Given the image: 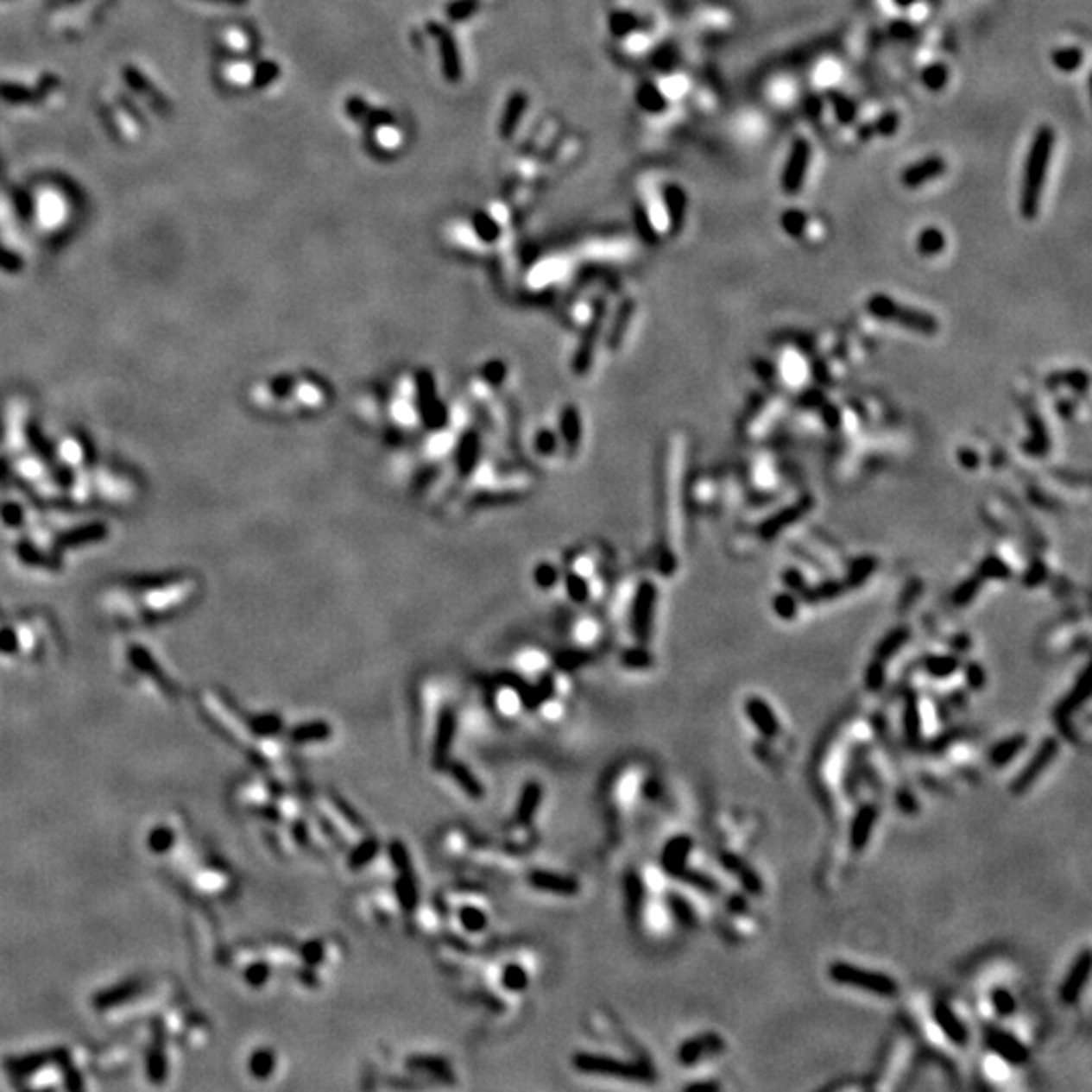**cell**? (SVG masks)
I'll list each match as a JSON object with an SVG mask.
<instances>
[{
  "label": "cell",
  "mask_w": 1092,
  "mask_h": 1092,
  "mask_svg": "<svg viewBox=\"0 0 1092 1092\" xmlns=\"http://www.w3.org/2000/svg\"><path fill=\"white\" fill-rule=\"evenodd\" d=\"M1056 134L1050 126H1042L1038 129L1034 140H1032L1028 158H1026L1024 176H1022V191H1019V211L1024 218H1034L1040 211V200L1046 185V176L1052 161Z\"/></svg>",
  "instance_id": "obj_1"
},
{
  "label": "cell",
  "mask_w": 1092,
  "mask_h": 1092,
  "mask_svg": "<svg viewBox=\"0 0 1092 1092\" xmlns=\"http://www.w3.org/2000/svg\"><path fill=\"white\" fill-rule=\"evenodd\" d=\"M828 973H830L831 982L837 985L868 991V994H874L878 997H894L900 989L899 983H896L890 975H887V973L864 969V967L846 963V961H836V963H831Z\"/></svg>",
  "instance_id": "obj_2"
},
{
  "label": "cell",
  "mask_w": 1092,
  "mask_h": 1092,
  "mask_svg": "<svg viewBox=\"0 0 1092 1092\" xmlns=\"http://www.w3.org/2000/svg\"><path fill=\"white\" fill-rule=\"evenodd\" d=\"M811 162V144L805 138H797L791 146L787 164L781 174V191L785 194H797L805 185L807 170Z\"/></svg>",
  "instance_id": "obj_3"
},
{
  "label": "cell",
  "mask_w": 1092,
  "mask_h": 1092,
  "mask_svg": "<svg viewBox=\"0 0 1092 1092\" xmlns=\"http://www.w3.org/2000/svg\"><path fill=\"white\" fill-rule=\"evenodd\" d=\"M1058 748H1060L1058 747V739H1054V736H1050V739L1042 741L1040 747H1038L1036 751H1034V754H1032V759L1028 761V763H1026L1024 771L1013 779V785H1012L1013 793H1024V791H1028L1032 785H1034L1038 779H1040L1042 773L1046 771L1050 765H1052V761L1056 759V754H1058Z\"/></svg>",
  "instance_id": "obj_4"
},
{
  "label": "cell",
  "mask_w": 1092,
  "mask_h": 1092,
  "mask_svg": "<svg viewBox=\"0 0 1092 1092\" xmlns=\"http://www.w3.org/2000/svg\"><path fill=\"white\" fill-rule=\"evenodd\" d=\"M985 1042L991 1052H994L997 1058L1009 1062V1064H1026L1030 1060V1050L1024 1046L1022 1040H1018L1013 1034H1009L1006 1030L1000 1028H989L985 1032Z\"/></svg>",
  "instance_id": "obj_5"
},
{
  "label": "cell",
  "mask_w": 1092,
  "mask_h": 1092,
  "mask_svg": "<svg viewBox=\"0 0 1092 1092\" xmlns=\"http://www.w3.org/2000/svg\"><path fill=\"white\" fill-rule=\"evenodd\" d=\"M1089 977H1090V953H1089V949H1084V951L1080 953V957L1074 961L1070 969H1068L1064 982H1062L1060 985V991H1058L1060 1000L1068 1003V1006L1076 1003L1080 1000V995H1083L1084 988L1089 985Z\"/></svg>",
  "instance_id": "obj_6"
},
{
  "label": "cell",
  "mask_w": 1092,
  "mask_h": 1092,
  "mask_svg": "<svg viewBox=\"0 0 1092 1092\" xmlns=\"http://www.w3.org/2000/svg\"><path fill=\"white\" fill-rule=\"evenodd\" d=\"M944 170H947V162H944V158L932 155V156L923 158V161L911 164V167H906L905 173L900 174V180L906 188H920L923 185H926V182L935 180L941 174H944Z\"/></svg>",
  "instance_id": "obj_7"
},
{
  "label": "cell",
  "mask_w": 1092,
  "mask_h": 1092,
  "mask_svg": "<svg viewBox=\"0 0 1092 1092\" xmlns=\"http://www.w3.org/2000/svg\"><path fill=\"white\" fill-rule=\"evenodd\" d=\"M935 1022L938 1026V1030L947 1036V1040H951L955 1046H967L969 1044V1030L963 1019L959 1018L957 1012L949 1006V1003L938 1001L935 1006Z\"/></svg>",
  "instance_id": "obj_8"
},
{
  "label": "cell",
  "mask_w": 1092,
  "mask_h": 1092,
  "mask_svg": "<svg viewBox=\"0 0 1092 1092\" xmlns=\"http://www.w3.org/2000/svg\"><path fill=\"white\" fill-rule=\"evenodd\" d=\"M870 310L881 318H893V320H900L905 324H911V326H918V328L932 326V320L929 316L918 314V312H914V310H908L905 308V306H896L894 302H890V298H884V296L872 298Z\"/></svg>",
  "instance_id": "obj_9"
},
{
  "label": "cell",
  "mask_w": 1092,
  "mask_h": 1092,
  "mask_svg": "<svg viewBox=\"0 0 1092 1092\" xmlns=\"http://www.w3.org/2000/svg\"><path fill=\"white\" fill-rule=\"evenodd\" d=\"M745 712L754 729L763 736H767V739H773V736L779 735V718L765 700L748 698L745 704Z\"/></svg>",
  "instance_id": "obj_10"
},
{
  "label": "cell",
  "mask_w": 1092,
  "mask_h": 1092,
  "mask_svg": "<svg viewBox=\"0 0 1092 1092\" xmlns=\"http://www.w3.org/2000/svg\"><path fill=\"white\" fill-rule=\"evenodd\" d=\"M878 811L874 805L860 807V811L854 816L852 830H849V840H852L854 849H862L870 842L874 825H876Z\"/></svg>",
  "instance_id": "obj_11"
},
{
  "label": "cell",
  "mask_w": 1092,
  "mask_h": 1092,
  "mask_svg": "<svg viewBox=\"0 0 1092 1092\" xmlns=\"http://www.w3.org/2000/svg\"><path fill=\"white\" fill-rule=\"evenodd\" d=\"M431 33H433L435 37L439 39L441 61H444V71H445L444 75L450 81H458L459 78H462V73H459V57H458L456 41H453V37H451L450 33L444 31V28L437 27V25L431 27Z\"/></svg>",
  "instance_id": "obj_12"
},
{
  "label": "cell",
  "mask_w": 1092,
  "mask_h": 1092,
  "mask_svg": "<svg viewBox=\"0 0 1092 1092\" xmlns=\"http://www.w3.org/2000/svg\"><path fill=\"white\" fill-rule=\"evenodd\" d=\"M61 1054H63V1050H53V1052H33V1054L22 1056V1058H15L7 1062V1068L15 1074V1076L25 1078V1076H31L33 1072L41 1070V1068L49 1064V1062L57 1060Z\"/></svg>",
  "instance_id": "obj_13"
},
{
  "label": "cell",
  "mask_w": 1092,
  "mask_h": 1092,
  "mask_svg": "<svg viewBox=\"0 0 1092 1092\" xmlns=\"http://www.w3.org/2000/svg\"><path fill=\"white\" fill-rule=\"evenodd\" d=\"M142 991V983L140 982H126V983H117L114 988L102 991V994L96 995L93 1000V1006L98 1009H108L114 1006H120V1003H126L136 997Z\"/></svg>",
  "instance_id": "obj_14"
},
{
  "label": "cell",
  "mask_w": 1092,
  "mask_h": 1092,
  "mask_svg": "<svg viewBox=\"0 0 1092 1092\" xmlns=\"http://www.w3.org/2000/svg\"><path fill=\"white\" fill-rule=\"evenodd\" d=\"M1026 745H1028V739L1024 735L1007 736V739L1000 741L997 745L989 748V763L994 767H1006L1024 751Z\"/></svg>",
  "instance_id": "obj_15"
},
{
  "label": "cell",
  "mask_w": 1092,
  "mask_h": 1092,
  "mask_svg": "<svg viewBox=\"0 0 1092 1092\" xmlns=\"http://www.w3.org/2000/svg\"><path fill=\"white\" fill-rule=\"evenodd\" d=\"M692 852V842L688 837H674V840L668 842V846L664 849V868L670 874H680L686 868L688 855Z\"/></svg>",
  "instance_id": "obj_16"
},
{
  "label": "cell",
  "mask_w": 1092,
  "mask_h": 1092,
  "mask_svg": "<svg viewBox=\"0 0 1092 1092\" xmlns=\"http://www.w3.org/2000/svg\"><path fill=\"white\" fill-rule=\"evenodd\" d=\"M664 199H666V206H668L670 225L674 227V229H680L682 221H684V215H686V205H688L686 194H684V191H682L680 186L672 185V186L666 188Z\"/></svg>",
  "instance_id": "obj_17"
},
{
  "label": "cell",
  "mask_w": 1092,
  "mask_h": 1092,
  "mask_svg": "<svg viewBox=\"0 0 1092 1092\" xmlns=\"http://www.w3.org/2000/svg\"><path fill=\"white\" fill-rule=\"evenodd\" d=\"M167 1070H168V1066L162 1052V1034H161V1030H158L156 1048H152V1052L148 1054V1078L152 1080V1083L161 1084L164 1083V1078H167Z\"/></svg>",
  "instance_id": "obj_18"
},
{
  "label": "cell",
  "mask_w": 1092,
  "mask_h": 1092,
  "mask_svg": "<svg viewBox=\"0 0 1092 1092\" xmlns=\"http://www.w3.org/2000/svg\"><path fill=\"white\" fill-rule=\"evenodd\" d=\"M714 1050H718V1040L714 1038L712 1044H708V1036L706 1038H698V1040L686 1042L684 1048L680 1050V1060L682 1064H694V1062L700 1060L702 1054H710Z\"/></svg>",
  "instance_id": "obj_19"
},
{
  "label": "cell",
  "mask_w": 1092,
  "mask_h": 1092,
  "mask_svg": "<svg viewBox=\"0 0 1092 1092\" xmlns=\"http://www.w3.org/2000/svg\"><path fill=\"white\" fill-rule=\"evenodd\" d=\"M524 105H527V99H524L521 93H516V96L510 99V104H508V108L504 111V117H502V128H500L502 136H510L512 132H514L516 123L518 120H521V116L524 111Z\"/></svg>",
  "instance_id": "obj_20"
},
{
  "label": "cell",
  "mask_w": 1092,
  "mask_h": 1092,
  "mask_svg": "<svg viewBox=\"0 0 1092 1092\" xmlns=\"http://www.w3.org/2000/svg\"><path fill=\"white\" fill-rule=\"evenodd\" d=\"M944 243H947V241H944V235L935 227H926L925 231L918 235V251L923 253V256H937V253L943 251Z\"/></svg>",
  "instance_id": "obj_21"
},
{
  "label": "cell",
  "mask_w": 1092,
  "mask_h": 1092,
  "mask_svg": "<svg viewBox=\"0 0 1092 1092\" xmlns=\"http://www.w3.org/2000/svg\"><path fill=\"white\" fill-rule=\"evenodd\" d=\"M991 1006L1001 1018H1012L1018 1009V1003H1015V997L1009 989L1006 988H997L991 991Z\"/></svg>",
  "instance_id": "obj_22"
},
{
  "label": "cell",
  "mask_w": 1092,
  "mask_h": 1092,
  "mask_svg": "<svg viewBox=\"0 0 1092 1092\" xmlns=\"http://www.w3.org/2000/svg\"><path fill=\"white\" fill-rule=\"evenodd\" d=\"M173 843H174V831L170 830V828H164V825H161V828H156V830L150 831L148 848L155 854H167L168 849L173 848Z\"/></svg>",
  "instance_id": "obj_23"
},
{
  "label": "cell",
  "mask_w": 1092,
  "mask_h": 1092,
  "mask_svg": "<svg viewBox=\"0 0 1092 1092\" xmlns=\"http://www.w3.org/2000/svg\"><path fill=\"white\" fill-rule=\"evenodd\" d=\"M274 1066H275V1058L269 1050H259V1052L251 1056L249 1068L256 1078H268L271 1070H274Z\"/></svg>",
  "instance_id": "obj_24"
},
{
  "label": "cell",
  "mask_w": 1092,
  "mask_h": 1092,
  "mask_svg": "<svg viewBox=\"0 0 1092 1092\" xmlns=\"http://www.w3.org/2000/svg\"><path fill=\"white\" fill-rule=\"evenodd\" d=\"M1052 61H1054L1056 67L1062 69V71H1074L1080 63H1083V51L1074 49V47L1054 51Z\"/></svg>",
  "instance_id": "obj_25"
},
{
  "label": "cell",
  "mask_w": 1092,
  "mask_h": 1092,
  "mask_svg": "<svg viewBox=\"0 0 1092 1092\" xmlns=\"http://www.w3.org/2000/svg\"><path fill=\"white\" fill-rule=\"evenodd\" d=\"M920 712H918V704L917 700H911L906 706V714H905V730H906V739L911 742H917L920 739Z\"/></svg>",
  "instance_id": "obj_26"
},
{
  "label": "cell",
  "mask_w": 1092,
  "mask_h": 1092,
  "mask_svg": "<svg viewBox=\"0 0 1092 1092\" xmlns=\"http://www.w3.org/2000/svg\"><path fill=\"white\" fill-rule=\"evenodd\" d=\"M251 730L256 735L262 736H274L281 730V720L277 716H271V714H263V716H256L251 718Z\"/></svg>",
  "instance_id": "obj_27"
},
{
  "label": "cell",
  "mask_w": 1092,
  "mask_h": 1092,
  "mask_svg": "<svg viewBox=\"0 0 1092 1092\" xmlns=\"http://www.w3.org/2000/svg\"><path fill=\"white\" fill-rule=\"evenodd\" d=\"M955 668H957V662L953 658H932L929 662V674L935 678L951 676Z\"/></svg>",
  "instance_id": "obj_28"
},
{
  "label": "cell",
  "mask_w": 1092,
  "mask_h": 1092,
  "mask_svg": "<svg viewBox=\"0 0 1092 1092\" xmlns=\"http://www.w3.org/2000/svg\"><path fill=\"white\" fill-rule=\"evenodd\" d=\"M328 733V729L324 724H306L300 726V729L294 730V739L296 741H318L322 739L324 735Z\"/></svg>",
  "instance_id": "obj_29"
},
{
  "label": "cell",
  "mask_w": 1092,
  "mask_h": 1092,
  "mask_svg": "<svg viewBox=\"0 0 1092 1092\" xmlns=\"http://www.w3.org/2000/svg\"><path fill=\"white\" fill-rule=\"evenodd\" d=\"M268 975H269L268 965L256 963V965H251L249 969H247L245 979H247V983L253 985V988H259V985L265 983V979H268Z\"/></svg>",
  "instance_id": "obj_30"
},
{
  "label": "cell",
  "mask_w": 1092,
  "mask_h": 1092,
  "mask_svg": "<svg viewBox=\"0 0 1092 1092\" xmlns=\"http://www.w3.org/2000/svg\"><path fill=\"white\" fill-rule=\"evenodd\" d=\"M498 702H500L498 704L500 710L504 714H514L518 710V706H521V700H518V696L512 692V690H504V692H500Z\"/></svg>",
  "instance_id": "obj_31"
},
{
  "label": "cell",
  "mask_w": 1092,
  "mask_h": 1092,
  "mask_svg": "<svg viewBox=\"0 0 1092 1092\" xmlns=\"http://www.w3.org/2000/svg\"><path fill=\"white\" fill-rule=\"evenodd\" d=\"M462 918H464V923H465V926H468V929H482V925H483L482 912L480 911H471V908H468V911L462 912Z\"/></svg>",
  "instance_id": "obj_32"
},
{
  "label": "cell",
  "mask_w": 1092,
  "mask_h": 1092,
  "mask_svg": "<svg viewBox=\"0 0 1092 1092\" xmlns=\"http://www.w3.org/2000/svg\"><path fill=\"white\" fill-rule=\"evenodd\" d=\"M931 71L935 75H931L929 71H926V81H929L932 87H941L944 84V79H947V73H944V69L943 67H932Z\"/></svg>",
  "instance_id": "obj_33"
}]
</instances>
